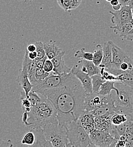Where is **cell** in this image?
Segmentation results:
<instances>
[{"mask_svg":"<svg viewBox=\"0 0 133 147\" xmlns=\"http://www.w3.org/2000/svg\"><path fill=\"white\" fill-rule=\"evenodd\" d=\"M86 92L75 76L65 86L45 90L42 94L53 104L59 125L66 126L78 119L84 110Z\"/></svg>","mask_w":133,"mask_h":147,"instance_id":"cell-1","label":"cell"},{"mask_svg":"<svg viewBox=\"0 0 133 147\" xmlns=\"http://www.w3.org/2000/svg\"><path fill=\"white\" fill-rule=\"evenodd\" d=\"M41 101L36 107H31L27 112L28 118L26 126L30 129L41 128L45 125L58 121L57 111L52 102L43 95Z\"/></svg>","mask_w":133,"mask_h":147,"instance_id":"cell-2","label":"cell"},{"mask_svg":"<svg viewBox=\"0 0 133 147\" xmlns=\"http://www.w3.org/2000/svg\"><path fill=\"white\" fill-rule=\"evenodd\" d=\"M114 86L118 89V93L111 92L109 94L113 111L133 117V87L117 82L114 83Z\"/></svg>","mask_w":133,"mask_h":147,"instance_id":"cell-3","label":"cell"},{"mask_svg":"<svg viewBox=\"0 0 133 147\" xmlns=\"http://www.w3.org/2000/svg\"><path fill=\"white\" fill-rule=\"evenodd\" d=\"M65 127L69 142L67 147H94L89 135L81 125L78 119L69 123Z\"/></svg>","mask_w":133,"mask_h":147,"instance_id":"cell-4","label":"cell"},{"mask_svg":"<svg viewBox=\"0 0 133 147\" xmlns=\"http://www.w3.org/2000/svg\"><path fill=\"white\" fill-rule=\"evenodd\" d=\"M43 130L45 139L51 143L52 147H68L69 142L65 127L59 125L58 121L45 125Z\"/></svg>","mask_w":133,"mask_h":147,"instance_id":"cell-5","label":"cell"},{"mask_svg":"<svg viewBox=\"0 0 133 147\" xmlns=\"http://www.w3.org/2000/svg\"><path fill=\"white\" fill-rule=\"evenodd\" d=\"M74 75L71 72L61 75H55L51 72L49 75L45 79L40 81H36L32 86V91L42 93L45 90L52 88L63 87L68 84L74 77Z\"/></svg>","mask_w":133,"mask_h":147,"instance_id":"cell-6","label":"cell"},{"mask_svg":"<svg viewBox=\"0 0 133 147\" xmlns=\"http://www.w3.org/2000/svg\"><path fill=\"white\" fill-rule=\"evenodd\" d=\"M108 95L102 96L98 93L91 92L86 93L84 99V110L91 111L104 105H108Z\"/></svg>","mask_w":133,"mask_h":147,"instance_id":"cell-7","label":"cell"},{"mask_svg":"<svg viewBox=\"0 0 133 147\" xmlns=\"http://www.w3.org/2000/svg\"><path fill=\"white\" fill-rule=\"evenodd\" d=\"M89 136L94 147H111L114 139L108 132L97 129L90 134Z\"/></svg>","mask_w":133,"mask_h":147,"instance_id":"cell-8","label":"cell"},{"mask_svg":"<svg viewBox=\"0 0 133 147\" xmlns=\"http://www.w3.org/2000/svg\"><path fill=\"white\" fill-rule=\"evenodd\" d=\"M112 14L111 22L114 26L122 24L133 21V9L129 6H122L120 10L118 11H110Z\"/></svg>","mask_w":133,"mask_h":147,"instance_id":"cell-9","label":"cell"},{"mask_svg":"<svg viewBox=\"0 0 133 147\" xmlns=\"http://www.w3.org/2000/svg\"><path fill=\"white\" fill-rule=\"evenodd\" d=\"M71 73L79 80L86 93L92 92L91 76L83 72L78 63L75 64L73 67L71 68Z\"/></svg>","mask_w":133,"mask_h":147,"instance_id":"cell-10","label":"cell"},{"mask_svg":"<svg viewBox=\"0 0 133 147\" xmlns=\"http://www.w3.org/2000/svg\"><path fill=\"white\" fill-rule=\"evenodd\" d=\"M109 42L112 48V62L109 68L119 69L120 64L129 55H128L121 48L115 44L112 41L109 40Z\"/></svg>","mask_w":133,"mask_h":147,"instance_id":"cell-11","label":"cell"},{"mask_svg":"<svg viewBox=\"0 0 133 147\" xmlns=\"http://www.w3.org/2000/svg\"><path fill=\"white\" fill-rule=\"evenodd\" d=\"M133 21L122 24L111 26L115 34L118 35L122 40L132 41L133 39Z\"/></svg>","mask_w":133,"mask_h":147,"instance_id":"cell-12","label":"cell"},{"mask_svg":"<svg viewBox=\"0 0 133 147\" xmlns=\"http://www.w3.org/2000/svg\"><path fill=\"white\" fill-rule=\"evenodd\" d=\"M65 52L62 51L58 55L51 59L53 65L52 73L55 75H61L71 72V68L68 67L65 62L64 55Z\"/></svg>","mask_w":133,"mask_h":147,"instance_id":"cell-13","label":"cell"},{"mask_svg":"<svg viewBox=\"0 0 133 147\" xmlns=\"http://www.w3.org/2000/svg\"><path fill=\"white\" fill-rule=\"evenodd\" d=\"M94 117L90 111H84L78 118L80 123L88 135L96 129Z\"/></svg>","mask_w":133,"mask_h":147,"instance_id":"cell-14","label":"cell"},{"mask_svg":"<svg viewBox=\"0 0 133 147\" xmlns=\"http://www.w3.org/2000/svg\"><path fill=\"white\" fill-rule=\"evenodd\" d=\"M27 70L28 78L29 80L33 85L37 81L35 78V72L37 68L35 60L30 59L28 57V51L26 50L25 54L24 55L22 67Z\"/></svg>","mask_w":133,"mask_h":147,"instance_id":"cell-15","label":"cell"},{"mask_svg":"<svg viewBox=\"0 0 133 147\" xmlns=\"http://www.w3.org/2000/svg\"><path fill=\"white\" fill-rule=\"evenodd\" d=\"M17 81L23 89V91L24 92L26 95L27 96L29 92L32 90L33 86L29 80L27 70L24 68L22 67L19 70L18 75L17 78Z\"/></svg>","mask_w":133,"mask_h":147,"instance_id":"cell-16","label":"cell"},{"mask_svg":"<svg viewBox=\"0 0 133 147\" xmlns=\"http://www.w3.org/2000/svg\"><path fill=\"white\" fill-rule=\"evenodd\" d=\"M78 65L83 72L87 74L90 76L100 74V69L99 66L95 65L92 61L81 59L78 62Z\"/></svg>","mask_w":133,"mask_h":147,"instance_id":"cell-17","label":"cell"},{"mask_svg":"<svg viewBox=\"0 0 133 147\" xmlns=\"http://www.w3.org/2000/svg\"><path fill=\"white\" fill-rule=\"evenodd\" d=\"M103 52V59L99 67V68L108 69L111 67L112 62V48L109 41L104 43Z\"/></svg>","mask_w":133,"mask_h":147,"instance_id":"cell-18","label":"cell"},{"mask_svg":"<svg viewBox=\"0 0 133 147\" xmlns=\"http://www.w3.org/2000/svg\"><path fill=\"white\" fill-rule=\"evenodd\" d=\"M34 132L35 136V143L32 147H52L50 142L45 139L43 129H31Z\"/></svg>","mask_w":133,"mask_h":147,"instance_id":"cell-19","label":"cell"},{"mask_svg":"<svg viewBox=\"0 0 133 147\" xmlns=\"http://www.w3.org/2000/svg\"><path fill=\"white\" fill-rule=\"evenodd\" d=\"M43 45L45 55L49 59L51 60L62 52V50L55 43L43 42Z\"/></svg>","mask_w":133,"mask_h":147,"instance_id":"cell-20","label":"cell"},{"mask_svg":"<svg viewBox=\"0 0 133 147\" xmlns=\"http://www.w3.org/2000/svg\"><path fill=\"white\" fill-rule=\"evenodd\" d=\"M115 82L105 81L100 87L98 93L102 96H107L111 93L112 91H114L115 93H118V89L114 86Z\"/></svg>","mask_w":133,"mask_h":147,"instance_id":"cell-21","label":"cell"},{"mask_svg":"<svg viewBox=\"0 0 133 147\" xmlns=\"http://www.w3.org/2000/svg\"><path fill=\"white\" fill-rule=\"evenodd\" d=\"M128 121H133V117H130L125 114L115 113L111 118L112 124L115 126L122 124Z\"/></svg>","mask_w":133,"mask_h":147,"instance_id":"cell-22","label":"cell"},{"mask_svg":"<svg viewBox=\"0 0 133 147\" xmlns=\"http://www.w3.org/2000/svg\"><path fill=\"white\" fill-rule=\"evenodd\" d=\"M126 138V147H133V121H128L127 126L124 134Z\"/></svg>","mask_w":133,"mask_h":147,"instance_id":"cell-23","label":"cell"},{"mask_svg":"<svg viewBox=\"0 0 133 147\" xmlns=\"http://www.w3.org/2000/svg\"><path fill=\"white\" fill-rule=\"evenodd\" d=\"M118 82H122L131 87H133V71H125L116 76Z\"/></svg>","mask_w":133,"mask_h":147,"instance_id":"cell-24","label":"cell"},{"mask_svg":"<svg viewBox=\"0 0 133 147\" xmlns=\"http://www.w3.org/2000/svg\"><path fill=\"white\" fill-rule=\"evenodd\" d=\"M92 81V92L98 93L101 84L105 82L100 74H96L91 76Z\"/></svg>","mask_w":133,"mask_h":147,"instance_id":"cell-25","label":"cell"},{"mask_svg":"<svg viewBox=\"0 0 133 147\" xmlns=\"http://www.w3.org/2000/svg\"><path fill=\"white\" fill-rule=\"evenodd\" d=\"M103 55V46L101 44H97L96 46L94 52L93 53L92 62L96 66H99L101 63Z\"/></svg>","mask_w":133,"mask_h":147,"instance_id":"cell-26","label":"cell"},{"mask_svg":"<svg viewBox=\"0 0 133 147\" xmlns=\"http://www.w3.org/2000/svg\"><path fill=\"white\" fill-rule=\"evenodd\" d=\"M35 140V136L34 131L31 129L23 137L21 140V144L23 146L32 147Z\"/></svg>","mask_w":133,"mask_h":147,"instance_id":"cell-27","label":"cell"},{"mask_svg":"<svg viewBox=\"0 0 133 147\" xmlns=\"http://www.w3.org/2000/svg\"><path fill=\"white\" fill-rule=\"evenodd\" d=\"M20 100L21 101L22 109L23 112L30 111L31 108V105L28 97L23 91H22L20 93Z\"/></svg>","mask_w":133,"mask_h":147,"instance_id":"cell-28","label":"cell"},{"mask_svg":"<svg viewBox=\"0 0 133 147\" xmlns=\"http://www.w3.org/2000/svg\"><path fill=\"white\" fill-rule=\"evenodd\" d=\"M27 97L31 103V107L37 106L41 101V95L32 90L29 92Z\"/></svg>","mask_w":133,"mask_h":147,"instance_id":"cell-29","label":"cell"},{"mask_svg":"<svg viewBox=\"0 0 133 147\" xmlns=\"http://www.w3.org/2000/svg\"><path fill=\"white\" fill-rule=\"evenodd\" d=\"M76 58H80L82 59H85L88 61H92L93 53L91 52H86L85 51V48H82L80 50L77 51L74 54Z\"/></svg>","mask_w":133,"mask_h":147,"instance_id":"cell-30","label":"cell"},{"mask_svg":"<svg viewBox=\"0 0 133 147\" xmlns=\"http://www.w3.org/2000/svg\"><path fill=\"white\" fill-rule=\"evenodd\" d=\"M100 74L101 75L102 78L105 81H112V82H118L117 77L114 76V75L107 71L104 68H100Z\"/></svg>","mask_w":133,"mask_h":147,"instance_id":"cell-31","label":"cell"},{"mask_svg":"<svg viewBox=\"0 0 133 147\" xmlns=\"http://www.w3.org/2000/svg\"><path fill=\"white\" fill-rule=\"evenodd\" d=\"M35 45H36V52L37 53V58L38 59L43 58L45 57V53L44 49L43 42L41 41H36L35 42Z\"/></svg>","mask_w":133,"mask_h":147,"instance_id":"cell-32","label":"cell"},{"mask_svg":"<svg viewBox=\"0 0 133 147\" xmlns=\"http://www.w3.org/2000/svg\"><path fill=\"white\" fill-rule=\"evenodd\" d=\"M50 73L45 72L42 68H36L35 72V78L37 81H40L47 78Z\"/></svg>","mask_w":133,"mask_h":147,"instance_id":"cell-33","label":"cell"},{"mask_svg":"<svg viewBox=\"0 0 133 147\" xmlns=\"http://www.w3.org/2000/svg\"><path fill=\"white\" fill-rule=\"evenodd\" d=\"M42 69L47 73H51V72H52L53 69V63H52L51 60L47 58L45 60Z\"/></svg>","mask_w":133,"mask_h":147,"instance_id":"cell-34","label":"cell"},{"mask_svg":"<svg viewBox=\"0 0 133 147\" xmlns=\"http://www.w3.org/2000/svg\"><path fill=\"white\" fill-rule=\"evenodd\" d=\"M47 59V56L44 57V58H40V59H38V58H36L35 59V63H36V67L38 68H43V65L45 61V60Z\"/></svg>","mask_w":133,"mask_h":147,"instance_id":"cell-35","label":"cell"},{"mask_svg":"<svg viewBox=\"0 0 133 147\" xmlns=\"http://www.w3.org/2000/svg\"><path fill=\"white\" fill-rule=\"evenodd\" d=\"M14 145L12 144L11 140H4L0 139V147H13Z\"/></svg>","mask_w":133,"mask_h":147,"instance_id":"cell-36","label":"cell"},{"mask_svg":"<svg viewBox=\"0 0 133 147\" xmlns=\"http://www.w3.org/2000/svg\"><path fill=\"white\" fill-rule=\"evenodd\" d=\"M118 1L122 6H129L133 9V0H118Z\"/></svg>","mask_w":133,"mask_h":147,"instance_id":"cell-37","label":"cell"},{"mask_svg":"<svg viewBox=\"0 0 133 147\" xmlns=\"http://www.w3.org/2000/svg\"><path fill=\"white\" fill-rule=\"evenodd\" d=\"M36 45H35V44H31L27 46L26 50L28 52H32L36 51Z\"/></svg>","mask_w":133,"mask_h":147,"instance_id":"cell-38","label":"cell"},{"mask_svg":"<svg viewBox=\"0 0 133 147\" xmlns=\"http://www.w3.org/2000/svg\"><path fill=\"white\" fill-rule=\"evenodd\" d=\"M126 140H117L115 147H126Z\"/></svg>","mask_w":133,"mask_h":147,"instance_id":"cell-39","label":"cell"},{"mask_svg":"<svg viewBox=\"0 0 133 147\" xmlns=\"http://www.w3.org/2000/svg\"><path fill=\"white\" fill-rule=\"evenodd\" d=\"M28 57L31 60H35L37 58V53L36 51L32 52H28Z\"/></svg>","mask_w":133,"mask_h":147,"instance_id":"cell-40","label":"cell"},{"mask_svg":"<svg viewBox=\"0 0 133 147\" xmlns=\"http://www.w3.org/2000/svg\"><path fill=\"white\" fill-rule=\"evenodd\" d=\"M27 118H28V114H27V112L26 111H24L23 112V115H22V122L25 125L26 124V122H27Z\"/></svg>","mask_w":133,"mask_h":147,"instance_id":"cell-41","label":"cell"},{"mask_svg":"<svg viewBox=\"0 0 133 147\" xmlns=\"http://www.w3.org/2000/svg\"><path fill=\"white\" fill-rule=\"evenodd\" d=\"M121 7H122V5L119 3L117 5H116L112 6V8H113V9L114 10V11H118V10H120Z\"/></svg>","mask_w":133,"mask_h":147,"instance_id":"cell-42","label":"cell"},{"mask_svg":"<svg viewBox=\"0 0 133 147\" xmlns=\"http://www.w3.org/2000/svg\"><path fill=\"white\" fill-rule=\"evenodd\" d=\"M109 2L112 6H114L119 3L118 0H111Z\"/></svg>","mask_w":133,"mask_h":147,"instance_id":"cell-43","label":"cell"},{"mask_svg":"<svg viewBox=\"0 0 133 147\" xmlns=\"http://www.w3.org/2000/svg\"><path fill=\"white\" fill-rule=\"evenodd\" d=\"M18 1H24L25 2H31L34 0H18Z\"/></svg>","mask_w":133,"mask_h":147,"instance_id":"cell-44","label":"cell"},{"mask_svg":"<svg viewBox=\"0 0 133 147\" xmlns=\"http://www.w3.org/2000/svg\"><path fill=\"white\" fill-rule=\"evenodd\" d=\"M105 1H107V2H109L111 0H105Z\"/></svg>","mask_w":133,"mask_h":147,"instance_id":"cell-45","label":"cell"}]
</instances>
